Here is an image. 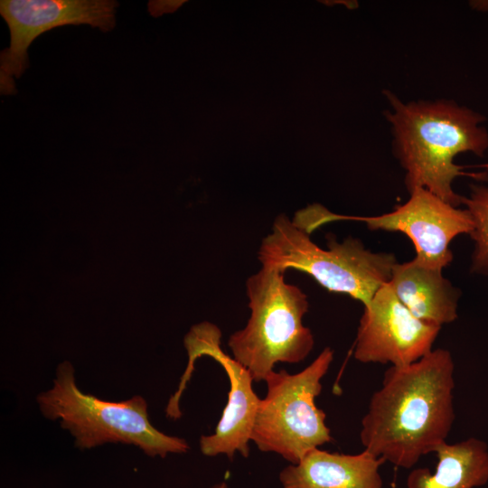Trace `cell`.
Wrapping results in <instances>:
<instances>
[{"instance_id":"cell-1","label":"cell","mask_w":488,"mask_h":488,"mask_svg":"<svg viewBox=\"0 0 488 488\" xmlns=\"http://www.w3.org/2000/svg\"><path fill=\"white\" fill-rule=\"evenodd\" d=\"M455 362L433 349L406 366H390L372 394L360 432L363 450L410 469L444 443L455 419Z\"/></svg>"},{"instance_id":"cell-2","label":"cell","mask_w":488,"mask_h":488,"mask_svg":"<svg viewBox=\"0 0 488 488\" xmlns=\"http://www.w3.org/2000/svg\"><path fill=\"white\" fill-rule=\"evenodd\" d=\"M385 95L391 106L387 111L392 126L395 156L406 171L408 192L424 188L455 207L463 196L452 188L456 177L466 175L488 182V173H467L455 164L460 153L483 157L488 150V131L481 124L485 117L453 100L402 102L389 91Z\"/></svg>"},{"instance_id":"cell-3","label":"cell","mask_w":488,"mask_h":488,"mask_svg":"<svg viewBox=\"0 0 488 488\" xmlns=\"http://www.w3.org/2000/svg\"><path fill=\"white\" fill-rule=\"evenodd\" d=\"M45 418L60 420L80 449L107 443L134 445L151 457L184 454L190 446L183 438L166 435L150 422L147 403L142 396L123 401H108L82 392L69 361L61 362L52 387L36 398Z\"/></svg>"},{"instance_id":"cell-4","label":"cell","mask_w":488,"mask_h":488,"mask_svg":"<svg viewBox=\"0 0 488 488\" xmlns=\"http://www.w3.org/2000/svg\"><path fill=\"white\" fill-rule=\"evenodd\" d=\"M285 272L262 267L247 280L250 316L228 345L255 381L265 380L277 362L297 363L313 350L311 330L303 324L307 296L284 279Z\"/></svg>"},{"instance_id":"cell-5","label":"cell","mask_w":488,"mask_h":488,"mask_svg":"<svg viewBox=\"0 0 488 488\" xmlns=\"http://www.w3.org/2000/svg\"><path fill=\"white\" fill-rule=\"evenodd\" d=\"M309 235L286 215L277 216L258 253L262 267L305 272L326 290L347 295L363 305L389 282L398 262L393 254L373 252L352 237L337 241L330 234L324 249Z\"/></svg>"},{"instance_id":"cell-6","label":"cell","mask_w":488,"mask_h":488,"mask_svg":"<svg viewBox=\"0 0 488 488\" xmlns=\"http://www.w3.org/2000/svg\"><path fill=\"white\" fill-rule=\"evenodd\" d=\"M333 360V351L325 347L297 373L282 370L267 376V392L260 399L250 436L260 451L295 465L312 449L333 441L326 415L315 404Z\"/></svg>"},{"instance_id":"cell-7","label":"cell","mask_w":488,"mask_h":488,"mask_svg":"<svg viewBox=\"0 0 488 488\" xmlns=\"http://www.w3.org/2000/svg\"><path fill=\"white\" fill-rule=\"evenodd\" d=\"M221 330L213 324L203 322L192 326L184 336L188 353V365L176 391L170 397L166 408L172 413L180 412V399L189 382L195 361L209 356L219 362L230 380L227 405L223 409L215 431L202 436L199 445L202 455H224L232 459L236 453L243 457L249 455V442L260 399L255 393L250 372L221 348Z\"/></svg>"},{"instance_id":"cell-8","label":"cell","mask_w":488,"mask_h":488,"mask_svg":"<svg viewBox=\"0 0 488 488\" xmlns=\"http://www.w3.org/2000/svg\"><path fill=\"white\" fill-rule=\"evenodd\" d=\"M118 3L112 0H2L10 45L0 55L1 94L16 92L14 78L29 66L27 50L42 33L63 25L89 24L107 33L116 25Z\"/></svg>"},{"instance_id":"cell-9","label":"cell","mask_w":488,"mask_h":488,"mask_svg":"<svg viewBox=\"0 0 488 488\" xmlns=\"http://www.w3.org/2000/svg\"><path fill=\"white\" fill-rule=\"evenodd\" d=\"M409 193L408 201L391 212L371 217L333 213L332 221L356 220L371 230L401 232L414 244L416 262L443 270L453 260L451 241L460 234L471 233L473 219L466 209L455 207L424 188Z\"/></svg>"},{"instance_id":"cell-10","label":"cell","mask_w":488,"mask_h":488,"mask_svg":"<svg viewBox=\"0 0 488 488\" xmlns=\"http://www.w3.org/2000/svg\"><path fill=\"white\" fill-rule=\"evenodd\" d=\"M363 307L353 351L358 361L401 367L433 350L441 326L417 318L389 283Z\"/></svg>"},{"instance_id":"cell-11","label":"cell","mask_w":488,"mask_h":488,"mask_svg":"<svg viewBox=\"0 0 488 488\" xmlns=\"http://www.w3.org/2000/svg\"><path fill=\"white\" fill-rule=\"evenodd\" d=\"M385 461L367 451L356 455L314 448L279 473L282 488H382Z\"/></svg>"},{"instance_id":"cell-12","label":"cell","mask_w":488,"mask_h":488,"mask_svg":"<svg viewBox=\"0 0 488 488\" xmlns=\"http://www.w3.org/2000/svg\"><path fill=\"white\" fill-rule=\"evenodd\" d=\"M389 285L417 318L439 326L456 320L461 291L443 276L442 270L414 259L397 262Z\"/></svg>"},{"instance_id":"cell-13","label":"cell","mask_w":488,"mask_h":488,"mask_svg":"<svg viewBox=\"0 0 488 488\" xmlns=\"http://www.w3.org/2000/svg\"><path fill=\"white\" fill-rule=\"evenodd\" d=\"M437 463L432 474L428 468L412 470L408 488H479L488 483V446L478 438L448 444L435 452Z\"/></svg>"},{"instance_id":"cell-14","label":"cell","mask_w":488,"mask_h":488,"mask_svg":"<svg viewBox=\"0 0 488 488\" xmlns=\"http://www.w3.org/2000/svg\"><path fill=\"white\" fill-rule=\"evenodd\" d=\"M463 205L474 222L469 234L474 243L471 271L488 277V186L471 184L469 196H463Z\"/></svg>"},{"instance_id":"cell-15","label":"cell","mask_w":488,"mask_h":488,"mask_svg":"<svg viewBox=\"0 0 488 488\" xmlns=\"http://www.w3.org/2000/svg\"><path fill=\"white\" fill-rule=\"evenodd\" d=\"M210 488H230V487H229V485H228V483L226 482H220V483H217L213 484Z\"/></svg>"},{"instance_id":"cell-16","label":"cell","mask_w":488,"mask_h":488,"mask_svg":"<svg viewBox=\"0 0 488 488\" xmlns=\"http://www.w3.org/2000/svg\"><path fill=\"white\" fill-rule=\"evenodd\" d=\"M480 166L484 168L485 170H488V163L481 164Z\"/></svg>"}]
</instances>
